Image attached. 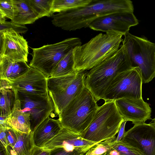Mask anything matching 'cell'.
<instances>
[{"instance_id":"6da1fadb","label":"cell","mask_w":155,"mask_h":155,"mask_svg":"<svg viewBox=\"0 0 155 155\" xmlns=\"http://www.w3.org/2000/svg\"><path fill=\"white\" fill-rule=\"evenodd\" d=\"M134 11L133 2L130 0H92L85 6L54 15L51 21L56 27L66 31H74L89 27L99 18Z\"/></svg>"},{"instance_id":"7a4b0ae2","label":"cell","mask_w":155,"mask_h":155,"mask_svg":"<svg viewBox=\"0 0 155 155\" xmlns=\"http://www.w3.org/2000/svg\"><path fill=\"white\" fill-rule=\"evenodd\" d=\"M123 35L114 31L100 33L87 42L73 50L74 68L89 70L111 57L118 51Z\"/></svg>"},{"instance_id":"3957f363","label":"cell","mask_w":155,"mask_h":155,"mask_svg":"<svg viewBox=\"0 0 155 155\" xmlns=\"http://www.w3.org/2000/svg\"><path fill=\"white\" fill-rule=\"evenodd\" d=\"M132 68L126 50L122 44L114 55L87 71L85 86L97 101L103 99L108 87L116 76Z\"/></svg>"},{"instance_id":"277c9868","label":"cell","mask_w":155,"mask_h":155,"mask_svg":"<svg viewBox=\"0 0 155 155\" xmlns=\"http://www.w3.org/2000/svg\"><path fill=\"white\" fill-rule=\"evenodd\" d=\"M97 101L86 87L58 115L62 127L81 134L89 126L98 107Z\"/></svg>"},{"instance_id":"5b68a950","label":"cell","mask_w":155,"mask_h":155,"mask_svg":"<svg viewBox=\"0 0 155 155\" xmlns=\"http://www.w3.org/2000/svg\"><path fill=\"white\" fill-rule=\"evenodd\" d=\"M124 120L114 101H105L98 107L91 124L81 136L84 139L97 143L113 139Z\"/></svg>"},{"instance_id":"8992f818","label":"cell","mask_w":155,"mask_h":155,"mask_svg":"<svg viewBox=\"0 0 155 155\" xmlns=\"http://www.w3.org/2000/svg\"><path fill=\"white\" fill-rule=\"evenodd\" d=\"M124 36L122 45L132 67L138 68L143 83H148L155 77V44L144 36L138 37L129 32Z\"/></svg>"},{"instance_id":"52a82bcc","label":"cell","mask_w":155,"mask_h":155,"mask_svg":"<svg viewBox=\"0 0 155 155\" xmlns=\"http://www.w3.org/2000/svg\"><path fill=\"white\" fill-rule=\"evenodd\" d=\"M87 72L77 71L67 75L48 78V94L53 104L54 112L57 115L85 87Z\"/></svg>"},{"instance_id":"ba28073f","label":"cell","mask_w":155,"mask_h":155,"mask_svg":"<svg viewBox=\"0 0 155 155\" xmlns=\"http://www.w3.org/2000/svg\"><path fill=\"white\" fill-rule=\"evenodd\" d=\"M81 44L80 38L74 37L39 48H32V58L29 66L39 70L48 78L64 57L71 50Z\"/></svg>"},{"instance_id":"9c48e42d","label":"cell","mask_w":155,"mask_h":155,"mask_svg":"<svg viewBox=\"0 0 155 155\" xmlns=\"http://www.w3.org/2000/svg\"><path fill=\"white\" fill-rule=\"evenodd\" d=\"M142 80L137 67L119 73L108 87L103 100L115 101L122 98H142Z\"/></svg>"},{"instance_id":"30bf717a","label":"cell","mask_w":155,"mask_h":155,"mask_svg":"<svg viewBox=\"0 0 155 155\" xmlns=\"http://www.w3.org/2000/svg\"><path fill=\"white\" fill-rule=\"evenodd\" d=\"M16 92V97L20 101L21 110L29 114L31 130L33 133L54 110L52 101L49 94L37 95Z\"/></svg>"},{"instance_id":"8fae6325","label":"cell","mask_w":155,"mask_h":155,"mask_svg":"<svg viewBox=\"0 0 155 155\" xmlns=\"http://www.w3.org/2000/svg\"><path fill=\"white\" fill-rule=\"evenodd\" d=\"M140 155H155V126L153 123L134 124L121 140Z\"/></svg>"},{"instance_id":"7c38bea8","label":"cell","mask_w":155,"mask_h":155,"mask_svg":"<svg viewBox=\"0 0 155 155\" xmlns=\"http://www.w3.org/2000/svg\"><path fill=\"white\" fill-rule=\"evenodd\" d=\"M139 24L133 12L116 13L97 18L89 27L96 31L107 32L114 31L123 35L129 32L130 28Z\"/></svg>"},{"instance_id":"4fadbf2b","label":"cell","mask_w":155,"mask_h":155,"mask_svg":"<svg viewBox=\"0 0 155 155\" xmlns=\"http://www.w3.org/2000/svg\"><path fill=\"white\" fill-rule=\"evenodd\" d=\"M0 56L14 61L28 62V42L22 36L11 29L0 33Z\"/></svg>"},{"instance_id":"5bb4252c","label":"cell","mask_w":155,"mask_h":155,"mask_svg":"<svg viewBox=\"0 0 155 155\" xmlns=\"http://www.w3.org/2000/svg\"><path fill=\"white\" fill-rule=\"evenodd\" d=\"M47 77L41 71L31 67L24 74L10 82L17 91L37 95L48 94Z\"/></svg>"},{"instance_id":"9a60e30c","label":"cell","mask_w":155,"mask_h":155,"mask_svg":"<svg viewBox=\"0 0 155 155\" xmlns=\"http://www.w3.org/2000/svg\"><path fill=\"white\" fill-rule=\"evenodd\" d=\"M114 101L125 120L132 121L133 124H136L151 119V108L142 98H122Z\"/></svg>"},{"instance_id":"2e32d148","label":"cell","mask_w":155,"mask_h":155,"mask_svg":"<svg viewBox=\"0 0 155 155\" xmlns=\"http://www.w3.org/2000/svg\"><path fill=\"white\" fill-rule=\"evenodd\" d=\"M98 143L84 139L80 134L62 127L58 134L42 148L46 150L58 147L69 148L85 153Z\"/></svg>"},{"instance_id":"e0dca14e","label":"cell","mask_w":155,"mask_h":155,"mask_svg":"<svg viewBox=\"0 0 155 155\" xmlns=\"http://www.w3.org/2000/svg\"><path fill=\"white\" fill-rule=\"evenodd\" d=\"M62 127L58 119L56 120L48 117L33 133L35 145L43 147L58 134Z\"/></svg>"},{"instance_id":"ac0fdd59","label":"cell","mask_w":155,"mask_h":155,"mask_svg":"<svg viewBox=\"0 0 155 155\" xmlns=\"http://www.w3.org/2000/svg\"><path fill=\"white\" fill-rule=\"evenodd\" d=\"M30 67L26 61H14L0 56V79L11 82L24 74Z\"/></svg>"},{"instance_id":"d6986e66","label":"cell","mask_w":155,"mask_h":155,"mask_svg":"<svg viewBox=\"0 0 155 155\" xmlns=\"http://www.w3.org/2000/svg\"><path fill=\"white\" fill-rule=\"evenodd\" d=\"M14 13L11 21L24 25L34 23L39 18L37 13L26 0H12Z\"/></svg>"},{"instance_id":"ffe728a7","label":"cell","mask_w":155,"mask_h":155,"mask_svg":"<svg viewBox=\"0 0 155 155\" xmlns=\"http://www.w3.org/2000/svg\"><path fill=\"white\" fill-rule=\"evenodd\" d=\"M0 116L8 118L12 112L16 101V92L11 82L0 79Z\"/></svg>"},{"instance_id":"44dd1931","label":"cell","mask_w":155,"mask_h":155,"mask_svg":"<svg viewBox=\"0 0 155 155\" xmlns=\"http://www.w3.org/2000/svg\"><path fill=\"white\" fill-rule=\"evenodd\" d=\"M7 122L17 131L25 133L31 132L29 114L22 110L20 101L16 97L14 109L7 118Z\"/></svg>"},{"instance_id":"7402d4cb","label":"cell","mask_w":155,"mask_h":155,"mask_svg":"<svg viewBox=\"0 0 155 155\" xmlns=\"http://www.w3.org/2000/svg\"><path fill=\"white\" fill-rule=\"evenodd\" d=\"M17 141L13 147L8 146L6 148L8 155H31L35 146L33 133H25L16 131Z\"/></svg>"},{"instance_id":"603a6c76","label":"cell","mask_w":155,"mask_h":155,"mask_svg":"<svg viewBox=\"0 0 155 155\" xmlns=\"http://www.w3.org/2000/svg\"><path fill=\"white\" fill-rule=\"evenodd\" d=\"M73 50L69 51L60 61L54 69L50 77L64 76L77 71L74 68Z\"/></svg>"},{"instance_id":"cb8c5ba5","label":"cell","mask_w":155,"mask_h":155,"mask_svg":"<svg viewBox=\"0 0 155 155\" xmlns=\"http://www.w3.org/2000/svg\"><path fill=\"white\" fill-rule=\"evenodd\" d=\"M92 0H53L52 13L60 12L85 6Z\"/></svg>"},{"instance_id":"d4e9b609","label":"cell","mask_w":155,"mask_h":155,"mask_svg":"<svg viewBox=\"0 0 155 155\" xmlns=\"http://www.w3.org/2000/svg\"><path fill=\"white\" fill-rule=\"evenodd\" d=\"M116 137L108 140L111 149L107 153V155H140L135 150L123 143L122 140L116 142Z\"/></svg>"},{"instance_id":"484cf974","label":"cell","mask_w":155,"mask_h":155,"mask_svg":"<svg viewBox=\"0 0 155 155\" xmlns=\"http://www.w3.org/2000/svg\"><path fill=\"white\" fill-rule=\"evenodd\" d=\"M34 9L39 18L44 16L49 17L52 13L53 0H26Z\"/></svg>"},{"instance_id":"4316f807","label":"cell","mask_w":155,"mask_h":155,"mask_svg":"<svg viewBox=\"0 0 155 155\" xmlns=\"http://www.w3.org/2000/svg\"><path fill=\"white\" fill-rule=\"evenodd\" d=\"M14 13L12 0H0V20L12 19Z\"/></svg>"},{"instance_id":"83f0119b","label":"cell","mask_w":155,"mask_h":155,"mask_svg":"<svg viewBox=\"0 0 155 155\" xmlns=\"http://www.w3.org/2000/svg\"><path fill=\"white\" fill-rule=\"evenodd\" d=\"M0 33L11 29L20 34L25 33L28 28L25 25H18L12 21H6V20H0Z\"/></svg>"},{"instance_id":"f1b7e54d","label":"cell","mask_w":155,"mask_h":155,"mask_svg":"<svg viewBox=\"0 0 155 155\" xmlns=\"http://www.w3.org/2000/svg\"><path fill=\"white\" fill-rule=\"evenodd\" d=\"M111 149L107 140L99 143L86 152L84 155H101Z\"/></svg>"},{"instance_id":"f546056e","label":"cell","mask_w":155,"mask_h":155,"mask_svg":"<svg viewBox=\"0 0 155 155\" xmlns=\"http://www.w3.org/2000/svg\"><path fill=\"white\" fill-rule=\"evenodd\" d=\"M50 155H84L85 153L78 151H71L64 147H58L49 150Z\"/></svg>"},{"instance_id":"4dcf8cb0","label":"cell","mask_w":155,"mask_h":155,"mask_svg":"<svg viewBox=\"0 0 155 155\" xmlns=\"http://www.w3.org/2000/svg\"><path fill=\"white\" fill-rule=\"evenodd\" d=\"M5 131L8 143V146L13 147L18 139L16 131L10 126L5 127Z\"/></svg>"},{"instance_id":"1f68e13d","label":"cell","mask_w":155,"mask_h":155,"mask_svg":"<svg viewBox=\"0 0 155 155\" xmlns=\"http://www.w3.org/2000/svg\"><path fill=\"white\" fill-rule=\"evenodd\" d=\"M49 150L44 149L42 147L35 146L31 155H50Z\"/></svg>"},{"instance_id":"d6a6232c","label":"cell","mask_w":155,"mask_h":155,"mask_svg":"<svg viewBox=\"0 0 155 155\" xmlns=\"http://www.w3.org/2000/svg\"><path fill=\"white\" fill-rule=\"evenodd\" d=\"M0 142L6 148L8 146L5 127L0 126Z\"/></svg>"},{"instance_id":"836d02e7","label":"cell","mask_w":155,"mask_h":155,"mask_svg":"<svg viewBox=\"0 0 155 155\" xmlns=\"http://www.w3.org/2000/svg\"><path fill=\"white\" fill-rule=\"evenodd\" d=\"M127 121L124 120L122 123L119 130L118 132V135L116 137L115 141L119 142L121 141L126 131L125 130V128L126 123Z\"/></svg>"},{"instance_id":"e575fe53","label":"cell","mask_w":155,"mask_h":155,"mask_svg":"<svg viewBox=\"0 0 155 155\" xmlns=\"http://www.w3.org/2000/svg\"><path fill=\"white\" fill-rule=\"evenodd\" d=\"M0 155H8L6 148L1 142L0 143Z\"/></svg>"},{"instance_id":"d590c367","label":"cell","mask_w":155,"mask_h":155,"mask_svg":"<svg viewBox=\"0 0 155 155\" xmlns=\"http://www.w3.org/2000/svg\"><path fill=\"white\" fill-rule=\"evenodd\" d=\"M152 121H153V124H154L155 126V118H154L153 119H152Z\"/></svg>"},{"instance_id":"8d00e7d4","label":"cell","mask_w":155,"mask_h":155,"mask_svg":"<svg viewBox=\"0 0 155 155\" xmlns=\"http://www.w3.org/2000/svg\"><path fill=\"white\" fill-rule=\"evenodd\" d=\"M101 155H107V153H104Z\"/></svg>"}]
</instances>
